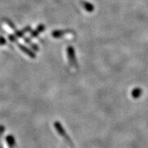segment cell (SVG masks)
I'll return each mask as SVG.
<instances>
[{"label":"cell","mask_w":148,"mask_h":148,"mask_svg":"<svg viewBox=\"0 0 148 148\" xmlns=\"http://www.w3.org/2000/svg\"><path fill=\"white\" fill-rule=\"evenodd\" d=\"M54 127L56 130L57 133H58V134L60 136L61 138H62V140L64 142H66V145H69V147H71V142H70L69 136H67L66 133L64 132L63 127H62L61 124H60L59 123H56L54 124Z\"/></svg>","instance_id":"cell-1"},{"label":"cell","mask_w":148,"mask_h":148,"mask_svg":"<svg viewBox=\"0 0 148 148\" xmlns=\"http://www.w3.org/2000/svg\"><path fill=\"white\" fill-rule=\"evenodd\" d=\"M66 58L68 60V63L70 64V66L72 68L77 67V62L76 59H75V51L73 47H68L66 49Z\"/></svg>","instance_id":"cell-2"},{"label":"cell","mask_w":148,"mask_h":148,"mask_svg":"<svg viewBox=\"0 0 148 148\" xmlns=\"http://www.w3.org/2000/svg\"><path fill=\"white\" fill-rule=\"evenodd\" d=\"M81 3H82L83 8H84L85 10L87 11V12H92V10H94V6L89 2L82 1V2H81Z\"/></svg>","instance_id":"cell-3"},{"label":"cell","mask_w":148,"mask_h":148,"mask_svg":"<svg viewBox=\"0 0 148 148\" xmlns=\"http://www.w3.org/2000/svg\"><path fill=\"white\" fill-rule=\"evenodd\" d=\"M44 29H45V26H44V25H40L39 26H38V27H37V28L35 29L34 32L32 33V34H31V37H32V38H33V37L37 36L38 34H40V32H42Z\"/></svg>","instance_id":"cell-4"},{"label":"cell","mask_w":148,"mask_h":148,"mask_svg":"<svg viewBox=\"0 0 148 148\" xmlns=\"http://www.w3.org/2000/svg\"><path fill=\"white\" fill-rule=\"evenodd\" d=\"M140 92H141V90H140V89H138V88H137V89H136L134 92H133L132 95L135 97H138V96L140 95Z\"/></svg>","instance_id":"cell-5"},{"label":"cell","mask_w":148,"mask_h":148,"mask_svg":"<svg viewBox=\"0 0 148 148\" xmlns=\"http://www.w3.org/2000/svg\"><path fill=\"white\" fill-rule=\"evenodd\" d=\"M5 42V40L3 39V38H0V45H3V44H4Z\"/></svg>","instance_id":"cell-6"}]
</instances>
